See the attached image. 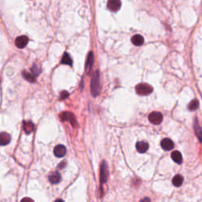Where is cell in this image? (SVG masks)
<instances>
[{
	"label": "cell",
	"mask_w": 202,
	"mask_h": 202,
	"mask_svg": "<svg viewBox=\"0 0 202 202\" xmlns=\"http://www.w3.org/2000/svg\"><path fill=\"white\" fill-rule=\"evenodd\" d=\"M100 76H99V71L96 70L92 76V80H91V92L94 97L99 96L100 92Z\"/></svg>",
	"instance_id": "6da1fadb"
},
{
	"label": "cell",
	"mask_w": 202,
	"mask_h": 202,
	"mask_svg": "<svg viewBox=\"0 0 202 202\" xmlns=\"http://www.w3.org/2000/svg\"><path fill=\"white\" fill-rule=\"evenodd\" d=\"M153 91V87L148 84H139L136 86V92L137 93L141 96H147L152 93Z\"/></svg>",
	"instance_id": "7a4b0ae2"
},
{
	"label": "cell",
	"mask_w": 202,
	"mask_h": 202,
	"mask_svg": "<svg viewBox=\"0 0 202 202\" xmlns=\"http://www.w3.org/2000/svg\"><path fill=\"white\" fill-rule=\"evenodd\" d=\"M148 120L151 123L154 124V125H159L163 121V115L160 112L153 111L148 115Z\"/></svg>",
	"instance_id": "3957f363"
},
{
	"label": "cell",
	"mask_w": 202,
	"mask_h": 202,
	"mask_svg": "<svg viewBox=\"0 0 202 202\" xmlns=\"http://www.w3.org/2000/svg\"><path fill=\"white\" fill-rule=\"evenodd\" d=\"M108 177V168L106 161H103L100 165V182L101 183H105Z\"/></svg>",
	"instance_id": "277c9868"
},
{
	"label": "cell",
	"mask_w": 202,
	"mask_h": 202,
	"mask_svg": "<svg viewBox=\"0 0 202 202\" xmlns=\"http://www.w3.org/2000/svg\"><path fill=\"white\" fill-rule=\"evenodd\" d=\"M59 117H60V118H61V120L63 121V122H65V121H69V122H70V123L72 124V126L75 127L76 118L72 113L68 111L63 112V113H61V115H60V116Z\"/></svg>",
	"instance_id": "5b68a950"
},
{
	"label": "cell",
	"mask_w": 202,
	"mask_h": 202,
	"mask_svg": "<svg viewBox=\"0 0 202 202\" xmlns=\"http://www.w3.org/2000/svg\"><path fill=\"white\" fill-rule=\"evenodd\" d=\"M28 42V38L26 36H18L15 40V44L18 48H24Z\"/></svg>",
	"instance_id": "8992f818"
},
{
	"label": "cell",
	"mask_w": 202,
	"mask_h": 202,
	"mask_svg": "<svg viewBox=\"0 0 202 202\" xmlns=\"http://www.w3.org/2000/svg\"><path fill=\"white\" fill-rule=\"evenodd\" d=\"M122 3L118 1V0H110L107 3V8L111 11H118L121 7Z\"/></svg>",
	"instance_id": "52a82bcc"
},
{
	"label": "cell",
	"mask_w": 202,
	"mask_h": 202,
	"mask_svg": "<svg viewBox=\"0 0 202 202\" xmlns=\"http://www.w3.org/2000/svg\"><path fill=\"white\" fill-rule=\"evenodd\" d=\"M66 148L64 145H59L54 148V154L56 157L62 158L66 155Z\"/></svg>",
	"instance_id": "ba28073f"
},
{
	"label": "cell",
	"mask_w": 202,
	"mask_h": 202,
	"mask_svg": "<svg viewBox=\"0 0 202 202\" xmlns=\"http://www.w3.org/2000/svg\"><path fill=\"white\" fill-rule=\"evenodd\" d=\"M161 147L165 151H170L174 148V143L169 138H165L161 141Z\"/></svg>",
	"instance_id": "9c48e42d"
},
{
	"label": "cell",
	"mask_w": 202,
	"mask_h": 202,
	"mask_svg": "<svg viewBox=\"0 0 202 202\" xmlns=\"http://www.w3.org/2000/svg\"><path fill=\"white\" fill-rule=\"evenodd\" d=\"M10 136L9 133L6 132H2L0 133V145H7L10 143Z\"/></svg>",
	"instance_id": "30bf717a"
},
{
	"label": "cell",
	"mask_w": 202,
	"mask_h": 202,
	"mask_svg": "<svg viewBox=\"0 0 202 202\" xmlns=\"http://www.w3.org/2000/svg\"><path fill=\"white\" fill-rule=\"evenodd\" d=\"M49 181L52 184H57L61 181V175L58 171H54L49 174Z\"/></svg>",
	"instance_id": "8fae6325"
},
{
	"label": "cell",
	"mask_w": 202,
	"mask_h": 202,
	"mask_svg": "<svg viewBox=\"0 0 202 202\" xmlns=\"http://www.w3.org/2000/svg\"><path fill=\"white\" fill-rule=\"evenodd\" d=\"M136 148L138 153H145L148 149V144L145 141H139L137 143Z\"/></svg>",
	"instance_id": "7c38bea8"
},
{
	"label": "cell",
	"mask_w": 202,
	"mask_h": 202,
	"mask_svg": "<svg viewBox=\"0 0 202 202\" xmlns=\"http://www.w3.org/2000/svg\"><path fill=\"white\" fill-rule=\"evenodd\" d=\"M94 63V56L93 53L90 52L88 54L87 60H86V64H85V70L87 72H89L92 69V66L93 65Z\"/></svg>",
	"instance_id": "4fadbf2b"
},
{
	"label": "cell",
	"mask_w": 202,
	"mask_h": 202,
	"mask_svg": "<svg viewBox=\"0 0 202 202\" xmlns=\"http://www.w3.org/2000/svg\"><path fill=\"white\" fill-rule=\"evenodd\" d=\"M131 42L135 46H141V45L143 44L144 43V38L143 36L139 34L134 35V36L131 38Z\"/></svg>",
	"instance_id": "5bb4252c"
},
{
	"label": "cell",
	"mask_w": 202,
	"mask_h": 202,
	"mask_svg": "<svg viewBox=\"0 0 202 202\" xmlns=\"http://www.w3.org/2000/svg\"><path fill=\"white\" fill-rule=\"evenodd\" d=\"M171 158L175 163L181 164L183 162V156L179 151H174L171 153Z\"/></svg>",
	"instance_id": "9a60e30c"
},
{
	"label": "cell",
	"mask_w": 202,
	"mask_h": 202,
	"mask_svg": "<svg viewBox=\"0 0 202 202\" xmlns=\"http://www.w3.org/2000/svg\"><path fill=\"white\" fill-rule=\"evenodd\" d=\"M172 183H173V185H174V186H176V187H179V186H181L183 183V176L181 175V174H177V175H175L174 178H173Z\"/></svg>",
	"instance_id": "2e32d148"
},
{
	"label": "cell",
	"mask_w": 202,
	"mask_h": 202,
	"mask_svg": "<svg viewBox=\"0 0 202 202\" xmlns=\"http://www.w3.org/2000/svg\"><path fill=\"white\" fill-rule=\"evenodd\" d=\"M34 130V125L32 122H24V130L27 134H29Z\"/></svg>",
	"instance_id": "e0dca14e"
},
{
	"label": "cell",
	"mask_w": 202,
	"mask_h": 202,
	"mask_svg": "<svg viewBox=\"0 0 202 202\" xmlns=\"http://www.w3.org/2000/svg\"><path fill=\"white\" fill-rule=\"evenodd\" d=\"M194 130H195V134L199 138L200 141H201V129H200L197 118H195V121H194Z\"/></svg>",
	"instance_id": "ac0fdd59"
},
{
	"label": "cell",
	"mask_w": 202,
	"mask_h": 202,
	"mask_svg": "<svg viewBox=\"0 0 202 202\" xmlns=\"http://www.w3.org/2000/svg\"><path fill=\"white\" fill-rule=\"evenodd\" d=\"M22 76H23V77L25 80L29 81V82L34 83L36 81V77H34L33 74H29V73L26 72V71H23L22 72Z\"/></svg>",
	"instance_id": "d6986e66"
},
{
	"label": "cell",
	"mask_w": 202,
	"mask_h": 202,
	"mask_svg": "<svg viewBox=\"0 0 202 202\" xmlns=\"http://www.w3.org/2000/svg\"><path fill=\"white\" fill-rule=\"evenodd\" d=\"M61 63L65 65H70V66L72 65V59H71L70 56L67 53H65V54H63V59H62L61 60Z\"/></svg>",
	"instance_id": "ffe728a7"
},
{
	"label": "cell",
	"mask_w": 202,
	"mask_h": 202,
	"mask_svg": "<svg viewBox=\"0 0 202 202\" xmlns=\"http://www.w3.org/2000/svg\"><path fill=\"white\" fill-rule=\"evenodd\" d=\"M199 102L197 100H193L189 104H188V109L189 111H195L198 108Z\"/></svg>",
	"instance_id": "44dd1931"
},
{
	"label": "cell",
	"mask_w": 202,
	"mask_h": 202,
	"mask_svg": "<svg viewBox=\"0 0 202 202\" xmlns=\"http://www.w3.org/2000/svg\"><path fill=\"white\" fill-rule=\"evenodd\" d=\"M31 71H32V74H33L34 77H36V76H38L39 74V73H40V68H39V66H38V65H33V67L31 68Z\"/></svg>",
	"instance_id": "7402d4cb"
},
{
	"label": "cell",
	"mask_w": 202,
	"mask_h": 202,
	"mask_svg": "<svg viewBox=\"0 0 202 202\" xmlns=\"http://www.w3.org/2000/svg\"><path fill=\"white\" fill-rule=\"evenodd\" d=\"M69 96V93L66 91H63V92H61V95H60V99L61 100H64V99L67 98Z\"/></svg>",
	"instance_id": "603a6c76"
},
{
	"label": "cell",
	"mask_w": 202,
	"mask_h": 202,
	"mask_svg": "<svg viewBox=\"0 0 202 202\" xmlns=\"http://www.w3.org/2000/svg\"><path fill=\"white\" fill-rule=\"evenodd\" d=\"M21 202H34V200H32L29 197H25V198H23L21 200Z\"/></svg>",
	"instance_id": "cb8c5ba5"
},
{
	"label": "cell",
	"mask_w": 202,
	"mask_h": 202,
	"mask_svg": "<svg viewBox=\"0 0 202 202\" xmlns=\"http://www.w3.org/2000/svg\"><path fill=\"white\" fill-rule=\"evenodd\" d=\"M140 202H151V200H150V199L148 197H145V198L142 199Z\"/></svg>",
	"instance_id": "d4e9b609"
},
{
	"label": "cell",
	"mask_w": 202,
	"mask_h": 202,
	"mask_svg": "<svg viewBox=\"0 0 202 202\" xmlns=\"http://www.w3.org/2000/svg\"><path fill=\"white\" fill-rule=\"evenodd\" d=\"M55 202H63V200H55Z\"/></svg>",
	"instance_id": "484cf974"
}]
</instances>
